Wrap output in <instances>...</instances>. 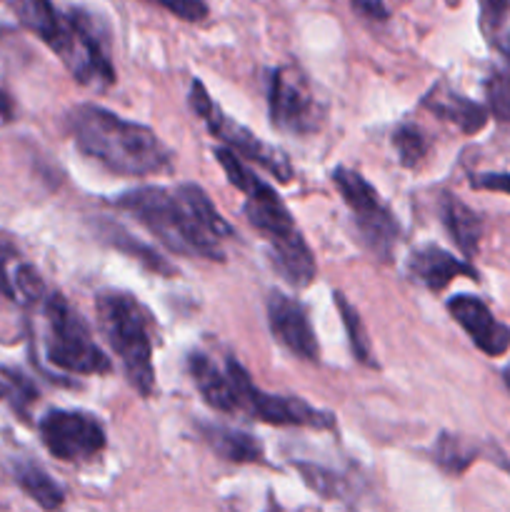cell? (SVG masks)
Returning a JSON list of instances; mask_svg holds the SVG:
<instances>
[{"label": "cell", "instance_id": "obj_1", "mask_svg": "<svg viewBox=\"0 0 510 512\" xmlns=\"http://www.w3.org/2000/svg\"><path fill=\"white\" fill-rule=\"evenodd\" d=\"M215 160L223 165L230 183L245 195V218L268 243L278 273L293 288H308L315 280V260L298 225L290 218L280 195L240 160L230 148H215Z\"/></svg>", "mask_w": 510, "mask_h": 512}, {"label": "cell", "instance_id": "obj_2", "mask_svg": "<svg viewBox=\"0 0 510 512\" xmlns=\"http://www.w3.org/2000/svg\"><path fill=\"white\" fill-rule=\"evenodd\" d=\"M68 130L75 145L110 173L145 178L168 173L173 165V155L153 130L120 118L100 105L83 103L70 110Z\"/></svg>", "mask_w": 510, "mask_h": 512}, {"label": "cell", "instance_id": "obj_3", "mask_svg": "<svg viewBox=\"0 0 510 512\" xmlns=\"http://www.w3.org/2000/svg\"><path fill=\"white\" fill-rule=\"evenodd\" d=\"M13 10L20 23L63 60L78 83L95 90L115 83V70L105 55L103 40L83 10L60 13L50 0H13Z\"/></svg>", "mask_w": 510, "mask_h": 512}, {"label": "cell", "instance_id": "obj_4", "mask_svg": "<svg viewBox=\"0 0 510 512\" xmlns=\"http://www.w3.org/2000/svg\"><path fill=\"white\" fill-rule=\"evenodd\" d=\"M115 205L140 220L160 243H165L175 253L198 255L205 260H225L220 238H215L198 223L178 188H135L120 195Z\"/></svg>", "mask_w": 510, "mask_h": 512}, {"label": "cell", "instance_id": "obj_5", "mask_svg": "<svg viewBox=\"0 0 510 512\" xmlns=\"http://www.w3.org/2000/svg\"><path fill=\"white\" fill-rule=\"evenodd\" d=\"M98 323L105 340L123 363L128 383L148 398L155 388L153 368V338H150V320L135 298L118 290H105L95 300Z\"/></svg>", "mask_w": 510, "mask_h": 512}, {"label": "cell", "instance_id": "obj_6", "mask_svg": "<svg viewBox=\"0 0 510 512\" xmlns=\"http://www.w3.org/2000/svg\"><path fill=\"white\" fill-rule=\"evenodd\" d=\"M45 323H48L45 355H48L50 365L78 375L108 373V355L90 338L88 323L60 293H53L45 300Z\"/></svg>", "mask_w": 510, "mask_h": 512}, {"label": "cell", "instance_id": "obj_7", "mask_svg": "<svg viewBox=\"0 0 510 512\" xmlns=\"http://www.w3.org/2000/svg\"><path fill=\"white\" fill-rule=\"evenodd\" d=\"M333 183L338 185L340 195L348 203L350 213H353L355 228H358L360 240L365 248L378 258L388 260L393 253L395 243H398V220L388 210V205L380 200L378 190L358 173L350 168H335Z\"/></svg>", "mask_w": 510, "mask_h": 512}, {"label": "cell", "instance_id": "obj_8", "mask_svg": "<svg viewBox=\"0 0 510 512\" xmlns=\"http://www.w3.org/2000/svg\"><path fill=\"white\" fill-rule=\"evenodd\" d=\"M225 370H228L230 380H233L235 398H238V408L248 410L250 418L260 420L268 425H290V428H315L325 430L333 428V415L325 410L313 408L300 398H285V395H268L250 380L243 365L238 360H225Z\"/></svg>", "mask_w": 510, "mask_h": 512}, {"label": "cell", "instance_id": "obj_9", "mask_svg": "<svg viewBox=\"0 0 510 512\" xmlns=\"http://www.w3.org/2000/svg\"><path fill=\"white\" fill-rule=\"evenodd\" d=\"M190 105H193V113L208 125L210 133L215 138H220L225 143V148L235 150L240 158L253 160L255 165H260L263 170H268L270 175L280 180V183H288L293 178V168H290L288 158H285L280 150L270 148L268 143H263L260 138H255L248 128L238 125L235 120H230L218 105L210 100L208 90L203 88L200 80H193L190 85Z\"/></svg>", "mask_w": 510, "mask_h": 512}, {"label": "cell", "instance_id": "obj_10", "mask_svg": "<svg viewBox=\"0 0 510 512\" xmlns=\"http://www.w3.org/2000/svg\"><path fill=\"white\" fill-rule=\"evenodd\" d=\"M40 440L53 458L85 463L105 448V430L93 415L80 410H50L40 420Z\"/></svg>", "mask_w": 510, "mask_h": 512}, {"label": "cell", "instance_id": "obj_11", "mask_svg": "<svg viewBox=\"0 0 510 512\" xmlns=\"http://www.w3.org/2000/svg\"><path fill=\"white\" fill-rule=\"evenodd\" d=\"M268 108L270 123L283 133L305 135L318 128V100L305 85L303 75L295 73V70H273L268 88Z\"/></svg>", "mask_w": 510, "mask_h": 512}, {"label": "cell", "instance_id": "obj_12", "mask_svg": "<svg viewBox=\"0 0 510 512\" xmlns=\"http://www.w3.org/2000/svg\"><path fill=\"white\" fill-rule=\"evenodd\" d=\"M268 325L273 338L300 360L315 363L320 358V345L313 333L308 313L298 300L283 293H270L268 298Z\"/></svg>", "mask_w": 510, "mask_h": 512}, {"label": "cell", "instance_id": "obj_13", "mask_svg": "<svg viewBox=\"0 0 510 512\" xmlns=\"http://www.w3.org/2000/svg\"><path fill=\"white\" fill-rule=\"evenodd\" d=\"M448 310L455 323L470 335L475 348L490 358H500L510 350V328L500 323L488 305L473 295H455L448 300Z\"/></svg>", "mask_w": 510, "mask_h": 512}, {"label": "cell", "instance_id": "obj_14", "mask_svg": "<svg viewBox=\"0 0 510 512\" xmlns=\"http://www.w3.org/2000/svg\"><path fill=\"white\" fill-rule=\"evenodd\" d=\"M408 270L415 280H420L433 293L448 288L450 280L455 278H478L473 265L458 260L438 245H423V248L413 250L408 258Z\"/></svg>", "mask_w": 510, "mask_h": 512}, {"label": "cell", "instance_id": "obj_15", "mask_svg": "<svg viewBox=\"0 0 510 512\" xmlns=\"http://www.w3.org/2000/svg\"><path fill=\"white\" fill-rule=\"evenodd\" d=\"M188 373L210 408L220 410V413H233V410H238L233 380H230L228 370H220L215 365L213 358H208L205 353H190Z\"/></svg>", "mask_w": 510, "mask_h": 512}, {"label": "cell", "instance_id": "obj_16", "mask_svg": "<svg viewBox=\"0 0 510 512\" xmlns=\"http://www.w3.org/2000/svg\"><path fill=\"white\" fill-rule=\"evenodd\" d=\"M425 105L433 110V115L453 123L455 128L463 130L465 135L478 133V130H483L485 123H488V110H485L483 105L465 98V95L453 93V90L433 88L428 93V98H425Z\"/></svg>", "mask_w": 510, "mask_h": 512}, {"label": "cell", "instance_id": "obj_17", "mask_svg": "<svg viewBox=\"0 0 510 512\" xmlns=\"http://www.w3.org/2000/svg\"><path fill=\"white\" fill-rule=\"evenodd\" d=\"M440 220H443L453 243L460 248V253H465L468 258L478 253L480 238H483V220L473 208H468L453 193H445L440 198Z\"/></svg>", "mask_w": 510, "mask_h": 512}, {"label": "cell", "instance_id": "obj_18", "mask_svg": "<svg viewBox=\"0 0 510 512\" xmlns=\"http://www.w3.org/2000/svg\"><path fill=\"white\" fill-rule=\"evenodd\" d=\"M200 430L213 453L228 463H260L263 460V445L243 430L223 428V425H203Z\"/></svg>", "mask_w": 510, "mask_h": 512}, {"label": "cell", "instance_id": "obj_19", "mask_svg": "<svg viewBox=\"0 0 510 512\" xmlns=\"http://www.w3.org/2000/svg\"><path fill=\"white\" fill-rule=\"evenodd\" d=\"M13 475H15V483L20 485V490H23L28 498H33L40 508L55 510L63 505V500H65L63 488H60V485L55 483V480L50 478V475L45 473L40 465L18 463L15 465Z\"/></svg>", "mask_w": 510, "mask_h": 512}, {"label": "cell", "instance_id": "obj_20", "mask_svg": "<svg viewBox=\"0 0 510 512\" xmlns=\"http://www.w3.org/2000/svg\"><path fill=\"white\" fill-rule=\"evenodd\" d=\"M178 193L183 195V200L188 203V208L193 210L198 223L203 225L205 230H210L215 238H230V235H233V228H230V225L223 220V215L215 210V205L210 203V198L205 195L203 188H198V185L193 183H183L178 188Z\"/></svg>", "mask_w": 510, "mask_h": 512}, {"label": "cell", "instance_id": "obj_21", "mask_svg": "<svg viewBox=\"0 0 510 512\" xmlns=\"http://www.w3.org/2000/svg\"><path fill=\"white\" fill-rule=\"evenodd\" d=\"M333 298H335V305H338V310H340V318H343L345 330H348L350 350H353V355L360 360V363L373 368L375 365L373 350H370V340H368V335H365V325H363V320H360L358 310H355L353 305L345 300V295L340 293V290H335Z\"/></svg>", "mask_w": 510, "mask_h": 512}, {"label": "cell", "instance_id": "obj_22", "mask_svg": "<svg viewBox=\"0 0 510 512\" xmlns=\"http://www.w3.org/2000/svg\"><path fill=\"white\" fill-rule=\"evenodd\" d=\"M393 145H395V153H398L400 165H405V168H415V165H420L423 163L425 153H428V143H425L423 130L413 123H403L395 128Z\"/></svg>", "mask_w": 510, "mask_h": 512}, {"label": "cell", "instance_id": "obj_23", "mask_svg": "<svg viewBox=\"0 0 510 512\" xmlns=\"http://www.w3.org/2000/svg\"><path fill=\"white\" fill-rule=\"evenodd\" d=\"M475 458V450L468 448L460 438L453 435H440L438 445H435V460L443 465L448 473H463Z\"/></svg>", "mask_w": 510, "mask_h": 512}, {"label": "cell", "instance_id": "obj_24", "mask_svg": "<svg viewBox=\"0 0 510 512\" xmlns=\"http://www.w3.org/2000/svg\"><path fill=\"white\" fill-rule=\"evenodd\" d=\"M110 243L113 245H118L120 250H133V253L130 255H138L140 260H143L145 265H148L150 270H155V273H160V275H173V268H170V263L165 258H160V255H155L153 250L150 248H145L143 243H138V240H130L128 235H123L125 230H120V228H110Z\"/></svg>", "mask_w": 510, "mask_h": 512}, {"label": "cell", "instance_id": "obj_25", "mask_svg": "<svg viewBox=\"0 0 510 512\" xmlns=\"http://www.w3.org/2000/svg\"><path fill=\"white\" fill-rule=\"evenodd\" d=\"M488 100L495 118L510 120V75H493L488 80Z\"/></svg>", "mask_w": 510, "mask_h": 512}, {"label": "cell", "instance_id": "obj_26", "mask_svg": "<svg viewBox=\"0 0 510 512\" xmlns=\"http://www.w3.org/2000/svg\"><path fill=\"white\" fill-rule=\"evenodd\" d=\"M18 258V253H15L13 245L8 243V240L0 238V295H5V298L10 300H18V290H15V275H18V268L10 270V265H13V260Z\"/></svg>", "mask_w": 510, "mask_h": 512}, {"label": "cell", "instance_id": "obj_27", "mask_svg": "<svg viewBox=\"0 0 510 512\" xmlns=\"http://www.w3.org/2000/svg\"><path fill=\"white\" fill-rule=\"evenodd\" d=\"M148 3L160 5V8L178 15L180 20H188V23H198L208 15V5L203 0H148Z\"/></svg>", "mask_w": 510, "mask_h": 512}, {"label": "cell", "instance_id": "obj_28", "mask_svg": "<svg viewBox=\"0 0 510 512\" xmlns=\"http://www.w3.org/2000/svg\"><path fill=\"white\" fill-rule=\"evenodd\" d=\"M478 3H480V20H483V28L488 30L490 35L498 33L510 13V0H478Z\"/></svg>", "mask_w": 510, "mask_h": 512}, {"label": "cell", "instance_id": "obj_29", "mask_svg": "<svg viewBox=\"0 0 510 512\" xmlns=\"http://www.w3.org/2000/svg\"><path fill=\"white\" fill-rule=\"evenodd\" d=\"M470 185L480 190H498L510 195V173H478L470 178Z\"/></svg>", "mask_w": 510, "mask_h": 512}, {"label": "cell", "instance_id": "obj_30", "mask_svg": "<svg viewBox=\"0 0 510 512\" xmlns=\"http://www.w3.org/2000/svg\"><path fill=\"white\" fill-rule=\"evenodd\" d=\"M350 3H353V8L358 10L360 15H365V18H388V8H385L383 0H350Z\"/></svg>", "mask_w": 510, "mask_h": 512}, {"label": "cell", "instance_id": "obj_31", "mask_svg": "<svg viewBox=\"0 0 510 512\" xmlns=\"http://www.w3.org/2000/svg\"><path fill=\"white\" fill-rule=\"evenodd\" d=\"M13 118V103H10L8 95L0 90V120H10Z\"/></svg>", "mask_w": 510, "mask_h": 512}, {"label": "cell", "instance_id": "obj_32", "mask_svg": "<svg viewBox=\"0 0 510 512\" xmlns=\"http://www.w3.org/2000/svg\"><path fill=\"white\" fill-rule=\"evenodd\" d=\"M500 50H503V58H505V65H508V75H510V38L500 43Z\"/></svg>", "mask_w": 510, "mask_h": 512}, {"label": "cell", "instance_id": "obj_33", "mask_svg": "<svg viewBox=\"0 0 510 512\" xmlns=\"http://www.w3.org/2000/svg\"><path fill=\"white\" fill-rule=\"evenodd\" d=\"M503 380H505V385H508V390H510V368L503 370Z\"/></svg>", "mask_w": 510, "mask_h": 512}, {"label": "cell", "instance_id": "obj_34", "mask_svg": "<svg viewBox=\"0 0 510 512\" xmlns=\"http://www.w3.org/2000/svg\"><path fill=\"white\" fill-rule=\"evenodd\" d=\"M505 470H508V473H510V463H505Z\"/></svg>", "mask_w": 510, "mask_h": 512}]
</instances>
